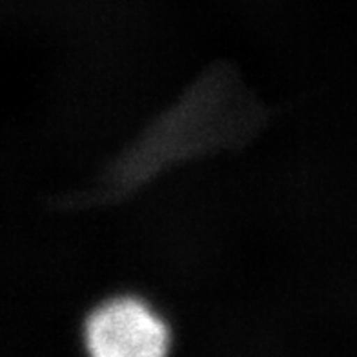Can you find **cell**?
Returning a JSON list of instances; mask_svg holds the SVG:
<instances>
[{
    "label": "cell",
    "instance_id": "1",
    "mask_svg": "<svg viewBox=\"0 0 357 357\" xmlns=\"http://www.w3.org/2000/svg\"><path fill=\"white\" fill-rule=\"evenodd\" d=\"M95 357H159L168 348L166 326L135 299H121L95 312L86 326Z\"/></svg>",
    "mask_w": 357,
    "mask_h": 357
}]
</instances>
